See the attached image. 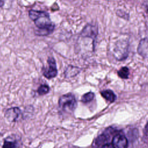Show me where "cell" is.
I'll return each mask as SVG.
<instances>
[{"label":"cell","instance_id":"6da1fadb","mask_svg":"<svg viewBox=\"0 0 148 148\" xmlns=\"http://www.w3.org/2000/svg\"><path fill=\"white\" fill-rule=\"evenodd\" d=\"M28 16L38 28L35 32V35L47 36L53 32L55 24L51 21L50 15L47 12L31 9L28 11Z\"/></svg>","mask_w":148,"mask_h":148},{"label":"cell","instance_id":"7a4b0ae2","mask_svg":"<svg viewBox=\"0 0 148 148\" xmlns=\"http://www.w3.org/2000/svg\"><path fill=\"white\" fill-rule=\"evenodd\" d=\"M58 106L64 111H73L77 106V101L75 95L72 93H68L62 95L59 98Z\"/></svg>","mask_w":148,"mask_h":148},{"label":"cell","instance_id":"3957f363","mask_svg":"<svg viewBox=\"0 0 148 148\" xmlns=\"http://www.w3.org/2000/svg\"><path fill=\"white\" fill-rule=\"evenodd\" d=\"M48 66L43 70V75L47 79H51L55 77L58 73L56 62L52 57H49L47 59Z\"/></svg>","mask_w":148,"mask_h":148},{"label":"cell","instance_id":"277c9868","mask_svg":"<svg viewBox=\"0 0 148 148\" xmlns=\"http://www.w3.org/2000/svg\"><path fill=\"white\" fill-rule=\"evenodd\" d=\"M21 113L18 107H12L8 109L5 112V117L10 122H14L17 120Z\"/></svg>","mask_w":148,"mask_h":148},{"label":"cell","instance_id":"5b68a950","mask_svg":"<svg viewBox=\"0 0 148 148\" xmlns=\"http://www.w3.org/2000/svg\"><path fill=\"white\" fill-rule=\"evenodd\" d=\"M112 146L114 148H127L128 140L122 134H116L113 138Z\"/></svg>","mask_w":148,"mask_h":148},{"label":"cell","instance_id":"8992f818","mask_svg":"<svg viewBox=\"0 0 148 148\" xmlns=\"http://www.w3.org/2000/svg\"><path fill=\"white\" fill-rule=\"evenodd\" d=\"M138 52L143 58L148 57V38H145L140 40Z\"/></svg>","mask_w":148,"mask_h":148},{"label":"cell","instance_id":"52a82bcc","mask_svg":"<svg viewBox=\"0 0 148 148\" xmlns=\"http://www.w3.org/2000/svg\"><path fill=\"white\" fill-rule=\"evenodd\" d=\"M95 27L94 26H92L91 25H87L85 28L83 29V31L82 32V35L84 36H90L93 38H95L97 34V30L95 31Z\"/></svg>","mask_w":148,"mask_h":148},{"label":"cell","instance_id":"ba28073f","mask_svg":"<svg viewBox=\"0 0 148 148\" xmlns=\"http://www.w3.org/2000/svg\"><path fill=\"white\" fill-rule=\"evenodd\" d=\"M79 72H80V69L78 67L74 66L72 65H69L66 68L64 72V74H65V77L69 78V77H72L76 76V75H77V73Z\"/></svg>","mask_w":148,"mask_h":148},{"label":"cell","instance_id":"9c48e42d","mask_svg":"<svg viewBox=\"0 0 148 148\" xmlns=\"http://www.w3.org/2000/svg\"><path fill=\"white\" fill-rule=\"evenodd\" d=\"M101 94L106 100L110 102H114L117 98L114 92L110 90H106L102 91L101 92Z\"/></svg>","mask_w":148,"mask_h":148},{"label":"cell","instance_id":"30bf717a","mask_svg":"<svg viewBox=\"0 0 148 148\" xmlns=\"http://www.w3.org/2000/svg\"><path fill=\"white\" fill-rule=\"evenodd\" d=\"M130 74L129 69L127 66H123L120 68L119 71H117L118 76L124 79H127L128 78V76Z\"/></svg>","mask_w":148,"mask_h":148},{"label":"cell","instance_id":"8fae6325","mask_svg":"<svg viewBox=\"0 0 148 148\" xmlns=\"http://www.w3.org/2000/svg\"><path fill=\"white\" fill-rule=\"evenodd\" d=\"M50 91V87L46 84H41L37 90V92L39 95H44Z\"/></svg>","mask_w":148,"mask_h":148},{"label":"cell","instance_id":"7c38bea8","mask_svg":"<svg viewBox=\"0 0 148 148\" xmlns=\"http://www.w3.org/2000/svg\"><path fill=\"white\" fill-rule=\"evenodd\" d=\"M2 148H17V143L12 140H5L3 142Z\"/></svg>","mask_w":148,"mask_h":148},{"label":"cell","instance_id":"4fadbf2b","mask_svg":"<svg viewBox=\"0 0 148 148\" xmlns=\"http://www.w3.org/2000/svg\"><path fill=\"white\" fill-rule=\"evenodd\" d=\"M94 95H95L92 92H88L86 94H84L81 98V101L84 103L88 102L94 99Z\"/></svg>","mask_w":148,"mask_h":148},{"label":"cell","instance_id":"5bb4252c","mask_svg":"<svg viewBox=\"0 0 148 148\" xmlns=\"http://www.w3.org/2000/svg\"><path fill=\"white\" fill-rule=\"evenodd\" d=\"M102 148H114L113 146H112V144H110V143H106V144H105Z\"/></svg>","mask_w":148,"mask_h":148},{"label":"cell","instance_id":"9a60e30c","mask_svg":"<svg viewBox=\"0 0 148 148\" xmlns=\"http://www.w3.org/2000/svg\"><path fill=\"white\" fill-rule=\"evenodd\" d=\"M5 2L3 1H0V7H2L3 6Z\"/></svg>","mask_w":148,"mask_h":148},{"label":"cell","instance_id":"2e32d148","mask_svg":"<svg viewBox=\"0 0 148 148\" xmlns=\"http://www.w3.org/2000/svg\"><path fill=\"white\" fill-rule=\"evenodd\" d=\"M147 6V10H148V5Z\"/></svg>","mask_w":148,"mask_h":148}]
</instances>
